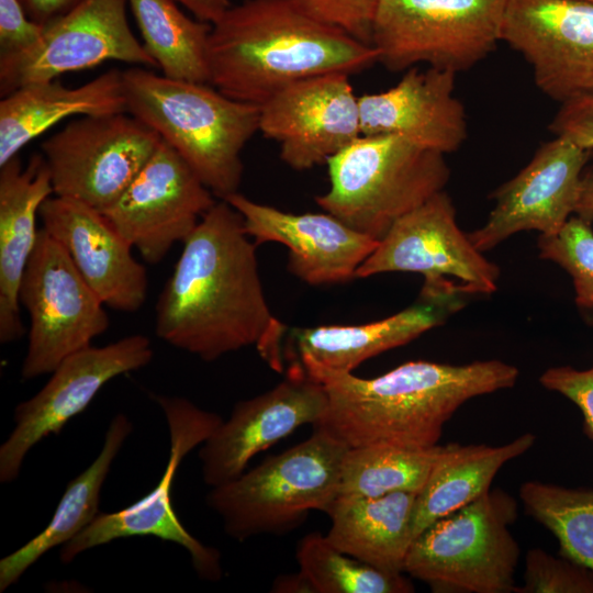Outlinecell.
Returning a JSON list of instances; mask_svg holds the SVG:
<instances>
[{
    "mask_svg": "<svg viewBox=\"0 0 593 593\" xmlns=\"http://www.w3.org/2000/svg\"><path fill=\"white\" fill-rule=\"evenodd\" d=\"M123 86L126 112L174 148L217 200L238 192L242 152L259 131V105L141 66L123 71Z\"/></svg>",
    "mask_w": 593,
    "mask_h": 593,
    "instance_id": "cell-4",
    "label": "cell"
},
{
    "mask_svg": "<svg viewBox=\"0 0 593 593\" xmlns=\"http://www.w3.org/2000/svg\"><path fill=\"white\" fill-rule=\"evenodd\" d=\"M326 165L329 188L317 205L378 242L450 176L443 154L394 135H361Z\"/></svg>",
    "mask_w": 593,
    "mask_h": 593,
    "instance_id": "cell-5",
    "label": "cell"
},
{
    "mask_svg": "<svg viewBox=\"0 0 593 593\" xmlns=\"http://www.w3.org/2000/svg\"><path fill=\"white\" fill-rule=\"evenodd\" d=\"M300 572L314 593H410L414 585L403 573L388 572L333 546L325 535L312 532L295 549Z\"/></svg>",
    "mask_w": 593,
    "mask_h": 593,
    "instance_id": "cell-32",
    "label": "cell"
},
{
    "mask_svg": "<svg viewBox=\"0 0 593 593\" xmlns=\"http://www.w3.org/2000/svg\"><path fill=\"white\" fill-rule=\"evenodd\" d=\"M519 497L525 512L557 538L560 556L593 572V490L527 481Z\"/></svg>",
    "mask_w": 593,
    "mask_h": 593,
    "instance_id": "cell-31",
    "label": "cell"
},
{
    "mask_svg": "<svg viewBox=\"0 0 593 593\" xmlns=\"http://www.w3.org/2000/svg\"><path fill=\"white\" fill-rule=\"evenodd\" d=\"M216 201L161 139L127 188L101 213L146 262L158 264L176 243L187 239Z\"/></svg>",
    "mask_w": 593,
    "mask_h": 593,
    "instance_id": "cell-15",
    "label": "cell"
},
{
    "mask_svg": "<svg viewBox=\"0 0 593 593\" xmlns=\"http://www.w3.org/2000/svg\"><path fill=\"white\" fill-rule=\"evenodd\" d=\"M591 223L571 216L553 235H540V257L563 268L572 278L575 302L593 310V231Z\"/></svg>",
    "mask_w": 593,
    "mask_h": 593,
    "instance_id": "cell-33",
    "label": "cell"
},
{
    "mask_svg": "<svg viewBox=\"0 0 593 593\" xmlns=\"http://www.w3.org/2000/svg\"><path fill=\"white\" fill-rule=\"evenodd\" d=\"M126 4L127 0H82L46 23L34 46L0 56L1 96L108 60L158 68L133 34Z\"/></svg>",
    "mask_w": 593,
    "mask_h": 593,
    "instance_id": "cell-14",
    "label": "cell"
},
{
    "mask_svg": "<svg viewBox=\"0 0 593 593\" xmlns=\"http://www.w3.org/2000/svg\"><path fill=\"white\" fill-rule=\"evenodd\" d=\"M242 215L217 200L183 242L156 304V335L204 361L254 345L284 367L288 327L271 313Z\"/></svg>",
    "mask_w": 593,
    "mask_h": 593,
    "instance_id": "cell-1",
    "label": "cell"
},
{
    "mask_svg": "<svg viewBox=\"0 0 593 593\" xmlns=\"http://www.w3.org/2000/svg\"><path fill=\"white\" fill-rule=\"evenodd\" d=\"M424 276L428 296L489 294L496 290L499 267L475 248L456 222L443 190L400 217L360 265L356 278L383 272Z\"/></svg>",
    "mask_w": 593,
    "mask_h": 593,
    "instance_id": "cell-11",
    "label": "cell"
},
{
    "mask_svg": "<svg viewBox=\"0 0 593 593\" xmlns=\"http://www.w3.org/2000/svg\"><path fill=\"white\" fill-rule=\"evenodd\" d=\"M326 409L323 384L289 367L287 378L272 389L236 403L201 445L204 483L214 488L236 479L260 451L302 425H317Z\"/></svg>",
    "mask_w": 593,
    "mask_h": 593,
    "instance_id": "cell-18",
    "label": "cell"
},
{
    "mask_svg": "<svg viewBox=\"0 0 593 593\" xmlns=\"http://www.w3.org/2000/svg\"><path fill=\"white\" fill-rule=\"evenodd\" d=\"M345 72L291 83L259 105V132L294 170L326 161L361 136L359 97Z\"/></svg>",
    "mask_w": 593,
    "mask_h": 593,
    "instance_id": "cell-17",
    "label": "cell"
},
{
    "mask_svg": "<svg viewBox=\"0 0 593 593\" xmlns=\"http://www.w3.org/2000/svg\"><path fill=\"white\" fill-rule=\"evenodd\" d=\"M516 518L515 499L489 490L415 537L403 572L439 593L514 592L521 548L510 526Z\"/></svg>",
    "mask_w": 593,
    "mask_h": 593,
    "instance_id": "cell-7",
    "label": "cell"
},
{
    "mask_svg": "<svg viewBox=\"0 0 593 593\" xmlns=\"http://www.w3.org/2000/svg\"><path fill=\"white\" fill-rule=\"evenodd\" d=\"M44 25L33 21L21 0H0V56L21 53L34 46Z\"/></svg>",
    "mask_w": 593,
    "mask_h": 593,
    "instance_id": "cell-37",
    "label": "cell"
},
{
    "mask_svg": "<svg viewBox=\"0 0 593 593\" xmlns=\"http://www.w3.org/2000/svg\"><path fill=\"white\" fill-rule=\"evenodd\" d=\"M126 112L123 71L69 88L57 79L25 85L0 101V166L64 119Z\"/></svg>",
    "mask_w": 593,
    "mask_h": 593,
    "instance_id": "cell-25",
    "label": "cell"
},
{
    "mask_svg": "<svg viewBox=\"0 0 593 593\" xmlns=\"http://www.w3.org/2000/svg\"><path fill=\"white\" fill-rule=\"evenodd\" d=\"M523 580L515 593H593L590 569L539 548L527 552Z\"/></svg>",
    "mask_w": 593,
    "mask_h": 593,
    "instance_id": "cell-34",
    "label": "cell"
},
{
    "mask_svg": "<svg viewBox=\"0 0 593 593\" xmlns=\"http://www.w3.org/2000/svg\"><path fill=\"white\" fill-rule=\"evenodd\" d=\"M536 441L525 433L501 446L448 444L417 493L413 539L437 519L485 494L499 470L529 450Z\"/></svg>",
    "mask_w": 593,
    "mask_h": 593,
    "instance_id": "cell-28",
    "label": "cell"
},
{
    "mask_svg": "<svg viewBox=\"0 0 593 593\" xmlns=\"http://www.w3.org/2000/svg\"><path fill=\"white\" fill-rule=\"evenodd\" d=\"M417 493L381 496L337 495L326 512L325 535L340 551L380 570L404 573L413 541V513Z\"/></svg>",
    "mask_w": 593,
    "mask_h": 593,
    "instance_id": "cell-26",
    "label": "cell"
},
{
    "mask_svg": "<svg viewBox=\"0 0 593 593\" xmlns=\"http://www.w3.org/2000/svg\"><path fill=\"white\" fill-rule=\"evenodd\" d=\"M271 591L279 593H314L311 583L300 571L296 574H286L277 578Z\"/></svg>",
    "mask_w": 593,
    "mask_h": 593,
    "instance_id": "cell-41",
    "label": "cell"
},
{
    "mask_svg": "<svg viewBox=\"0 0 593 593\" xmlns=\"http://www.w3.org/2000/svg\"><path fill=\"white\" fill-rule=\"evenodd\" d=\"M307 376L327 393L326 412L314 427L349 448L417 449L437 445L446 422L468 400L513 387L518 369L500 360L460 366L416 360L372 379L324 370Z\"/></svg>",
    "mask_w": 593,
    "mask_h": 593,
    "instance_id": "cell-2",
    "label": "cell"
},
{
    "mask_svg": "<svg viewBox=\"0 0 593 593\" xmlns=\"http://www.w3.org/2000/svg\"><path fill=\"white\" fill-rule=\"evenodd\" d=\"M19 301L30 317L21 367L26 380L52 373L66 357L91 346L110 325L105 305L65 248L43 228L23 273Z\"/></svg>",
    "mask_w": 593,
    "mask_h": 593,
    "instance_id": "cell-10",
    "label": "cell"
},
{
    "mask_svg": "<svg viewBox=\"0 0 593 593\" xmlns=\"http://www.w3.org/2000/svg\"><path fill=\"white\" fill-rule=\"evenodd\" d=\"M378 61L371 45L326 24L293 0H245L212 24L210 83L257 105L296 81L360 72Z\"/></svg>",
    "mask_w": 593,
    "mask_h": 593,
    "instance_id": "cell-3",
    "label": "cell"
},
{
    "mask_svg": "<svg viewBox=\"0 0 593 593\" xmlns=\"http://www.w3.org/2000/svg\"><path fill=\"white\" fill-rule=\"evenodd\" d=\"M38 217L105 306L127 313L143 306L148 293L146 268L101 212L52 195L41 205Z\"/></svg>",
    "mask_w": 593,
    "mask_h": 593,
    "instance_id": "cell-21",
    "label": "cell"
},
{
    "mask_svg": "<svg viewBox=\"0 0 593 593\" xmlns=\"http://www.w3.org/2000/svg\"><path fill=\"white\" fill-rule=\"evenodd\" d=\"M127 3L143 46L161 75L210 83L208 44L212 24L188 16L175 0H127Z\"/></svg>",
    "mask_w": 593,
    "mask_h": 593,
    "instance_id": "cell-29",
    "label": "cell"
},
{
    "mask_svg": "<svg viewBox=\"0 0 593 593\" xmlns=\"http://www.w3.org/2000/svg\"><path fill=\"white\" fill-rule=\"evenodd\" d=\"M584 1H589V2H592V3H593V0H584Z\"/></svg>",
    "mask_w": 593,
    "mask_h": 593,
    "instance_id": "cell-43",
    "label": "cell"
},
{
    "mask_svg": "<svg viewBox=\"0 0 593 593\" xmlns=\"http://www.w3.org/2000/svg\"><path fill=\"white\" fill-rule=\"evenodd\" d=\"M82 0H21L27 15L45 25L65 14Z\"/></svg>",
    "mask_w": 593,
    "mask_h": 593,
    "instance_id": "cell-39",
    "label": "cell"
},
{
    "mask_svg": "<svg viewBox=\"0 0 593 593\" xmlns=\"http://www.w3.org/2000/svg\"><path fill=\"white\" fill-rule=\"evenodd\" d=\"M132 430V422L125 414L118 413L111 419L101 451L86 470L68 482L48 525L0 560V592L15 584L47 551L68 542L97 517L105 479Z\"/></svg>",
    "mask_w": 593,
    "mask_h": 593,
    "instance_id": "cell-27",
    "label": "cell"
},
{
    "mask_svg": "<svg viewBox=\"0 0 593 593\" xmlns=\"http://www.w3.org/2000/svg\"><path fill=\"white\" fill-rule=\"evenodd\" d=\"M54 194L42 154L23 166L19 156L0 166V343L18 340L25 327L20 316L19 289L38 232L36 217Z\"/></svg>",
    "mask_w": 593,
    "mask_h": 593,
    "instance_id": "cell-24",
    "label": "cell"
},
{
    "mask_svg": "<svg viewBox=\"0 0 593 593\" xmlns=\"http://www.w3.org/2000/svg\"><path fill=\"white\" fill-rule=\"evenodd\" d=\"M549 128L556 136L593 149V97L561 104Z\"/></svg>",
    "mask_w": 593,
    "mask_h": 593,
    "instance_id": "cell-38",
    "label": "cell"
},
{
    "mask_svg": "<svg viewBox=\"0 0 593 593\" xmlns=\"http://www.w3.org/2000/svg\"><path fill=\"white\" fill-rule=\"evenodd\" d=\"M502 41L521 53L536 86L560 102L593 97V3L507 0Z\"/></svg>",
    "mask_w": 593,
    "mask_h": 593,
    "instance_id": "cell-16",
    "label": "cell"
},
{
    "mask_svg": "<svg viewBox=\"0 0 593 593\" xmlns=\"http://www.w3.org/2000/svg\"><path fill=\"white\" fill-rule=\"evenodd\" d=\"M444 446L403 448L370 445L348 448L339 475L338 495L381 496L394 492L418 493Z\"/></svg>",
    "mask_w": 593,
    "mask_h": 593,
    "instance_id": "cell-30",
    "label": "cell"
},
{
    "mask_svg": "<svg viewBox=\"0 0 593 593\" xmlns=\"http://www.w3.org/2000/svg\"><path fill=\"white\" fill-rule=\"evenodd\" d=\"M539 381L544 388L566 396L580 409L584 432L593 439V367H552L540 376Z\"/></svg>",
    "mask_w": 593,
    "mask_h": 593,
    "instance_id": "cell-36",
    "label": "cell"
},
{
    "mask_svg": "<svg viewBox=\"0 0 593 593\" xmlns=\"http://www.w3.org/2000/svg\"><path fill=\"white\" fill-rule=\"evenodd\" d=\"M575 215L590 223L593 221V172H590L582 178L581 195Z\"/></svg>",
    "mask_w": 593,
    "mask_h": 593,
    "instance_id": "cell-42",
    "label": "cell"
},
{
    "mask_svg": "<svg viewBox=\"0 0 593 593\" xmlns=\"http://www.w3.org/2000/svg\"><path fill=\"white\" fill-rule=\"evenodd\" d=\"M348 446L321 427L304 441L265 459L236 479L212 488L208 505L238 541L283 535L313 510L326 513L338 495Z\"/></svg>",
    "mask_w": 593,
    "mask_h": 593,
    "instance_id": "cell-6",
    "label": "cell"
},
{
    "mask_svg": "<svg viewBox=\"0 0 593 593\" xmlns=\"http://www.w3.org/2000/svg\"><path fill=\"white\" fill-rule=\"evenodd\" d=\"M183 5L192 15L203 22L213 24L219 21L232 5L230 0H175Z\"/></svg>",
    "mask_w": 593,
    "mask_h": 593,
    "instance_id": "cell-40",
    "label": "cell"
},
{
    "mask_svg": "<svg viewBox=\"0 0 593 593\" xmlns=\"http://www.w3.org/2000/svg\"><path fill=\"white\" fill-rule=\"evenodd\" d=\"M152 359L150 339L141 334L66 357L38 392L14 409V427L0 446V482L14 481L27 452L45 437L59 434L110 380L141 369Z\"/></svg>",
    "mask_w": 593,
    "mask_h": 593,
    "instance_id": "cell-13",
    "label": "cell"
},
{
    "mask_svg": "<svg viewBox=\"0 0 593 593\" xmlns=\"http://www.w3.org/2000/svg\"><path fill=\"white\" fill-rule=\"evenodd\" d=\"M461 295L419 294L413 305L384 320L360 325H322L288 328L283 359L304 373L351 372L361 362L405 345L444 323L461 306Z\"/></svg>",
    "mask_w": 593,
    "mask_h": 593,
    "instance_id": "cell-23",
    "label": "cell"
},
{
    "mask_svg": "<svg viewBox=\"0 0 593 593\" xmlns=\"http://www.w3.org/2000/svg\"><path fill=\"white\" fill-rule=\"evenodd\" d=\"M293 1L313 18L371 45L372 24L378 0Z\"/></svg>",
    "mask_w": 593,
    "mask_h": 593,
    "instance_id": "cell-35",
    "label": "cell"
},
{
    "mask_svg": "<svg viewBox=\"0 0 593 593\" xmlns=\"http://www.w3.org/2000/svg\"><path fill=\"white\" fill-rule=\"evenodd\" d=\"M507 0H378L371 45L399 71L417 64L471 68L502 41Z\"/></svg>",
    "mask_w": 593,
    "mask_h": 593,
    "instance_id": "cell-8",
    "label": "cell"
},
{
    "mask_svg": "<svg viewBox=\"0 0 593 593\" xmlns=\"http://www.w3.org/2000/svg\"><path fill=\"white\" fill-rule=\"evenodd\" d=\"M161 142L127 112L78 116L42 143L54 195L110 208Z\"/></svg>",
    "mask_w": 593,
    "mask_h": 593,
    "instance_id": "cell-12",
    "label": "cell"
},
{
    "mask_svg": "<svg viewBox=\"0 0 593 593\" xmlns=\"http://www.w3.org/2000/svg\"><path fill=\"white\" fill-rule=\"evenodd\" d=\"M226 201L242 215L244 230L255 245H284L289 249L288 270L311 286L356 278L358 268L379 243L327 212L289 213L239 192Z\"/></svg>",
    "mask_w": 593,
    "mask_h": 593,
    "instance_id": "cell-20",
    "label": "cell"
},
{
    "mask_svg": "<svg viewBox=\"0 0 593 593\" xmlns=\"http://www.w3.org/2000/svg\"><path fill=\"white\" fill-rule=\"evenodd\" d=\"M169 432L168 461L156 486L145 496L113 513H99L78 535L60 547L59 559L70 563L80 553L116 539L153 536L184 548L198 575L215 582L223 570L217 549L193 537L181 524L172 506V485L184 457L201 446L222 423L214 412L200 409L180 396H155Z\"/></svg>",
    "mask_w": 593,
    "mask_h": 593,
    "instance_id": "cell-9",
    "label": "cell"
},
{
    "mask_svg": "<svg viewBox=\"0 0 593 593\" xmlns=\"http://www.w3.org/2000/svg\"><path fill=\"white\" fill-rule=\"evenodd\" d=\"M591 153L560 136L542 144L528 165L494 192L488 221L468 234L471 243L484 253L522 231L558 233L575 214Z\"/></svg>",
    "mask_w": 593,
    "mask_h": 593,
    "instance_id": "cell-19",
    "label": "cell"
},
{
    "mask_svg": "<svg viewBox=\"0 0 593 593\" xmlns=\"http://www.w3.org/2000/svg\"><path fill=\"white\" fill-rule=\"evenodd\" d=\"M456 72L428 67L392 88L359 97L361 135H394L443 155L467 138L466 110L454 96Z\"/></svg>",
    "mask_w": 593,
    "mask_h": 593,
    "instance_id": "cell-22",
    "label": "cell"
}]
</instances>
